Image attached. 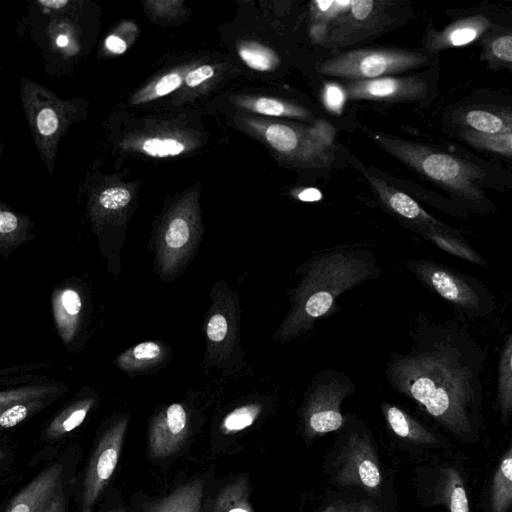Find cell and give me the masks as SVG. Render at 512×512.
I'll use <instances>...</instances> for the list:
<instances>
[{
	"instance_id": "6da1fadb",
	"label": "cell",
	"mask_w": 512,
	"mask_h": 512,
	"mask_svg": "<svg viewBox=\"0 0 512 512\" xmlns=\"http://www.w3.org/2000/svg\"><path fill=\"white\" fill-rule=\"evenodd\" d=\"M464 324L454 319L420 321L410 333L411 349L389 355L385 376L392 389L454 439L476 444L484 426L487 353Z\"/></svg>"
},
{
	"instance_id": "7a4b0ae2",
	"label": "cell",
	"mask_w": 512,
	"mask_h": 512,
	"mask_svg": "<svg viewBox=\"0 0 512 512\" xmlns=\"http://www.w3.org/2000/svg\"><path fill=\"white\" fill-rule=\"evenodd\" d=\"M377 144L387 153L441 190L469 213L492 214L496 204L487 191L512 190V173L479 155L377 133Z\"/></svg>"
},
{
	"instance_id": "3957f363",
	"label": "cell",
	"mask_w": 512,
	"mask_h": 512,
	"mask_svg": "<svg viewBox=\"0 0 512 512\" xmlns=\"http://www.w3.org/2000/svg\"><path fill=\"white\" fill-rule=\"evenodd\" d=\"M300 279L287 294L289 309L275 329V343L294 341L315 327L316 322L337 309L343 293L376 279L381 268L373 252L362 248H336L317 253L295 270Z\"/></svg>"
},
{
	"instance_id": "277c9868",
	"label": "cell",
	"mask_w": 512,
	"mask_h": 512,
	"mask_svg": "<svg viewBox=\"0 0 512 512\" xmlns=\"http://www.w3.org/2000/svg\"><path fill=\"white\" fill-rule=\"evenodd\" d=\"M239 126L293 167L322 168L332 161L333 130L328 124H298L256 115L241 116Z\"/></svg>"
},
{
	"instance_id": "5b68a950",
	"label": "cell",
	"mask_w": 512,
	"mask_h": 512,
	"mask_svg": "<svg viewBox=\"0 0 512 512\" xmlns=\"http://www.w3.org/2000/svg\"><path fill=\"white\" fill-rule=\"evenodd\" d=\"M439 54L420 49L384 47L347 51L318 67L324 75L349 81L371 80L403 72L440 66Z\"/></svg>"
},
{
	"instance_id": "8992f818",
	"label": "cell",
	"mask_w": 512,
	"mask_h": 512,
	"mask_svg": "<svg viewBox=\"0 0 512 512\" xmlns=\"http://www.w3.org/2000/svg\"><path fill=\"white\" fill-rule=\"evenodd\" d=\"M440 130L446 137L458 133L499 136L512 132V92L472 90L444 107Z\"/></svg>"
},
{
	"instance_id": "52a82bcc",
	"label": "cell",
	"mask_w": 512,
	"mask_h": 512,
	"mask_svg": "<svg viewBox=\"0 0 512 512\" xmlns=\"http://www.w3.org/2000/svg\"><path fill=\"white\" fill-rule=\"evenodd\" d=\"M406 269L427 289L469 318L488 316L495 307L489 289L477 278L429 259H411Z\"/></svg>"
},
{
	"instance_id": "ba28073f",
	"label": "cell",
	"mask_w": 512,
	"mask_h": 512,
	"mask_svg": "<svg viewBox=\"0 0 512 512\" xmlns=\"http://www.w3.org/2000/svg\"><path fill=\"white\" fill-rule=\"evenodd\" d=\"M313 40L323 45H345L376 29L380 2L315 1L311 3Z\"/></svg>"
},
{
	"instance_id": "9c48e42d",
	"label": "cell",
	"mask_w": 512,
	"mask_h": 512,
	"mask_svg": "<svg viewBox=\"0 0 512 512\" xmlns=\"http://www.w3.org/2000/svg\"><path fill=\"white\" fill-rule=\"evenodd\" d=\"M355 391L354 382L342 371L324 369L315 372L301 407L305 434L314 437L340 429L344 425L342 403Z\"/></svg>"
},
{
	"instance_id": "30bf717a",
	"label": "cell",
	"mask_w": 512,
	"mask_h": 512,
	"mask_svg": "<svg viewBox=\"0 0 512 512\" xmlns=\"http://www.w3.org/2000/svg\"><path fill=\"white\" fill-rule=\"evenodd\" d=\"M506 3L481 1L468 8H450L446 10L449 18L442 28L428 24L423 37L422 49L432 54L476 45L503 18Z\"/></svg>"
},
{
	"instance_id": "8fae6325",
	"label": "cell",
	"mask_w": 512,
	"mask_h": 512,
	"mask_svg": "<svg viewBox=\"0 0 512 512\" xmlns=\"http://www.w3.org/2000/svg\"><path fill=\"white\" fill-rule=\"evenodd\" d=\"M206 323V337L212 362L229 372H239L247 363L240 345L239 295L226 283H219Z\"/></svg>"
},
{
	"instance_id": "7c38bea8",
	"label": "cell",
	"mask_w": 512,
	"mask_h": 512,
	"mask_svg": "<svg viewBox=\"0 0 512 512\" xmlns=\"http://www.w3.org/2000/svg\"><path fill=\"white\" fill-rule=\"evenodd\" d=\"M468 473L461 453L437 455L419 472L418 493L425 507L471 512Z\"/></svg>"
},
{
	"instance_id": "4fadbf2b",
	"label": "cell",
	"mask_w": 512,
	"mask_h": 512,
	"mask_svg": "<svg viewBox=\"0 0 512 512\" xmlns=\"http://www.w3.org/2000/svg\"><path fill=\"white\" fill-rule=\"evenodd\" d=\"M440 66L408 76H386L371 80L348 81L347 98L386 103L431 104L439 94Z\"/></svg>"
},
{
	"instance_id": "5bb4252c",
	"label": "cell",
	"mask_w": 512,
	"mask_h": 512,
	"mask_svg": "<svg viewBox=\"0 0 512 512\" xmlns=\"http://www.w3.org/2000/svg\"><path fill=\"white\" fill-rule=\"evenodd\" d=\"M126 426L125 419L113 424L95 447L83 480L82 512H92L93 506L112 477L119 461Z\"/></svg>"
},
{
	"instance_id": "9a60e30c",
	"label": "cell",
	"mask_w": 512,
	"mask_h": 512,
	"mask_svg": "<svg viewBox=\"0 0 512 512\" xmlns=\"http://www.w3.org/2000/svg\"><path fill=\"white\" fill-rule=\"evenodd\" d=\"M336 478L342 485H356L370 493L379 491L381 471L368 437L351 433L340 454Z\"/></svg>"
},
{
	"instance_id": "2e32d148",
	"label": "cell",
	"mask_w": 512,
	"mask_h": 512,
	"mask_svg": "<svg viewBox=\"0 0 512 512\" xmlns=\"http://www.w3.org/2000/svg\"><path fill=\"white\" fill-rule=\"evenodd\" d=\"M363 174L375 191L382 205L404 227L416 233L421 229L445 225V223L428 213L409 194L395 188L382 178H379L366 170L363 171Z\"/></svg>"
},
{
	"instance_id": "e0dca14e",
	"label": "cell",
	"mask_w": 512,
	"mask_h": 512,
	"mask_svg": "<svg viewBox=\"0 0 512 512\" xmlns=\"http://www.w3.org/2000/svg\"><path fill=\"white\" fill-rule=\"evenodd\" d=\"M381 409L391 431L404 442L420 450L438 451L441 454L455 448L447 436L426 426L400 407L384 402Z\"/></svg>"
},
{
	"instance_id": "ac0fdd59",
	"label": "cell",
	"mask_w": 512,
	"mask_h": 512,
	"mask_svg": "<svg viewBox=\"0 0 512 512\" xmlns=\"http://www.w3.org/2000/svg\"><path fill=\"white\" fill-rule=\"evenodd\" d=\"M187 436V414L178 403L159 415L149 431L148 450L153 458H167L176 453Z\"/></svg>"
},
{
	"instance_id": "d6986e66",
	"label": "cell",
	"mask_w": 512,
	"mask_h": 512,
	"mask_svg": "<svg viewBox=\"0 0 512 512\" xmlns=\"http://www.w3.org/2000/svg\"><path fill=\"white\" fill-rule=\"evenodd\" d=\"M476 46L487 69L512 73V2H507L502 20Z\"/></svg>"
},
{
	"instance_id": "ffe728a7",
	"label": "cell",
	"mask_w": 512,
	"mask_h": 512,
	"mask_svg": "<svg viewBox=\"0 0 512 512\" xmlns=\"http://www.w3.org/2000/svg\"><path fill=\"white\" fill-rule=\"evenodd\" d=\"M62 475L61 464L47 467L13 498L6 512H41L61 488Z\"/></svg>"
},
{
	"instance_id": "44dd1931",
	"label": "cell",
	"mask_w": 512,
	"mask_h": 512,
	"mask_svg": "<svg viewBox=\"0 0 512 512\" xmlns=\"http://www.w3.org/2000/svg\"><path fill=\"white\" fill-rule=\"evenodd\" d=\"M483 512H512V437L481 495Z\"/></svg>"
},
{
	"instance_id": "7402d4cb",
	"label": "cell",
	"mask_w": 512,
	"mask_h": 512,
	"mask_svg": "<svg viewBox=\"0 0 512 512\" xmlns=\"http://www.w3.org/2000/svg\"><path fill=\"white\" fill-rule=\"evenodd\" d=\"M235 105L256 116L275 119H295L314 123L313 113L306 107L286 99L261 94H239Z\"/></svg>"
},
{
	"instance_id": "603a6c76",
	"label": "cell",
	"mask_w": 512,
	"mask_h": 512,
	"mask_svg": "<svg viewBox=\"0 0 512 512\" xmlns=\"http://www.w3.org/2000/svg\"><path fill=\"white\" fill-rule=\"evenodd\" d=\"M453 138L480 157L500 165L512 173V132L499 136L458 133Z\"/></svg>"
},
{
	"instance_id": "cb8c5ba5",
	"label": "cell",
	"mask_w": 512,
	"mask_h": 512,
	"mask_svg": "<svg viewBox=\"0 0 512 512\" xmlns=\"http://www.w3.org/2000/svg\"><path fill=\"white\" fill-rule=\"evenodd\" d=\"M416 233L449 254L482 267L488 264L487 260L469 245L458 230L447 224L421 229Z\"/></svg>"
},
{
	"instance_id": "d4e9b609",
	"label": "cell",
	"mask_w": 512,
	"mask_h": 512,
	"mask_svg": "<svg viewBox=\"0 0 512 512\" xmlns=\"http://www.w3.org/2000/svg\"><path fill=\"white\" fill-rule=\"evenodd\" d=\"M495 410L503 427L512 420V332L508 336L498 362Z\"/></svg>"
},
{
	"instance_id": "484cf974",
	"label": "cell",
	"mask_w": 512,
	"mask_h": 512,
	"mask_svg": "<svg viewBox=\"0 0 512 512\" xmlns=\"http://www.w3.org/2000/svg\"><path fill=\"white\" fill-rule=\"evenodd\" d=\"M202 496L203 481L196 479L148 504L143 512H200Z\"/></svg>"
},
{
	"instance_id": "4316f807",
	"label": "cell",
	"mask_w": 512,
	"mask_h": 512,
	"mask_svg": "<svg viewBox=\"0 0 512 512\" xmlns=\"http://www.w3.org/2000/svg\"><path fill=\"white\" fill-rule=\"evenodd\" d=\"M238 54L245 65L258 72H272L280 64V58L272 48L253 39L242 41L238 45Z\"/></svg>"
},
{
	"instance_id": "83f0119b",
	"label": "cell",
	"mask_w": 512,
	"mask_h": 512,
	"mask_svg": "<svg viewBox=\"0 0 512 512\" xmlns=\"http://www.w3.org/2000/svg\"><path fill=\"white\" fill-rule=\"evenodd\" d=\"M211 512H253L246 482L239 480L225 487L216 498Z\"/></svg>"
},
{
	"instance_id": "f1b7e54d",
	"label": "cell",
	"mask_w": 512,
	"mask_h": 512,
	"mask_svg": "<svg viewBox=\"0 0 512 512\" xmlns=\"http://www.w3.org/2000/svg\"><path fill=\"white\" fill-rule=\"evenodd\" d=\"M264 405L260 401H251L240 405L229 412L222 421L225 433H234L250 427L263 412Z\"/></svg>"
},
{
	"instance_id": "f546056e",
	"label": "cell",
	"mask_w": 512,
	"mask_h": 512,
	"mask_svg": "<svg viewBox=\"0 0 512 512\" xmlns=\"http://www.w3.org/2000/svg\"><path fill=\"white\" fill-rule=\"evenodd\" d=\"M191 238V230L187 222L183 218L173 219L165 234L164 249L168 258L177 257L184 252L187 243Z\"/></svg>"
},
{
	"instance_id": "4dcf8cb0",
	"label": "cell",
	"mask_w": 512,
	"mask_h": 512,
	"mask_svg": "<svg viewBox=\"0 0 512 512\" xmlns=\"http://www.w3.org/2000/svg\"><path fill=\"white\" fill-rule=\"evenodd\" d=\"M184 148L182 143L170 138H151L143 143L144 152L153 157L178 155L183 152Z\"/></svg>"
},
{
	"instance_id": "1f68e13d",
	"label": "cell",
	"mask_w": 512,
	"mask_h": 512,
	"mask_svg": "<svg viewBox=\"0 0 512 512\" xmlns=\"http://www.w3.org/2000/svg\"><path fill=\"white\" fill-rule=\"evenodd\" d=\"M87 414V407L74 409L65 417L55 420L47 431L49 438H57L78 427Z\"/></svg>"
},
{
	"instance_id": "d6a6232c",
	"label": "cell",
	"mask_w": 512,
	"mask_h": 512,
	"mask_svg": "<svg viewBox=\"0 0 512 512\" xmlns=\"http://www.w3.org/2000/svg\"><path fill=\"white\" fill-rule=\"evenodd\" d=\"M130 198L131 195L127 189L114 187L103 191L99 197V202L104 208L114 210L126 206Z\"/></svg>"
},
{
	"instance_id": "836d02e7",
	"label": "cell",
	"mask_w": 512,
	"mask_h": 512,
	"mask_svg": "<svg viewBox=\"0 0 512 512\" xmlns=\"http://www.w3.org/2000/svg\"><path fill=\"white\" fill-rule=\"evenodd\" d=\"M161 355V347L154 342H143L135 346L131 351L134 361L145 363L152 362Z\"/></svg>"
},
{
	"instance_id": "e575fe53",
	"label": "cell",
	"mask_w": 512,
	"mask_h": 512,
	"mask_svg": "<svg viewBox=\"0 0 512 512\" xmlns=\"http://www.w3.org/2000/svg\"><path fill=\"white\" fill-rule=\"evenodd\" d=\"M37 127L42 135H52L58 127L56 113L50 108L42 109L37 116Z\"/></svg>"
},
{
	"instance_id": "d590c367",
	"label": "cell",
	"mask_w": 512,
	"mask_h": 512,
	"mask_svg": "<svg viewBox=\"0 0 512 512\" xmlns=\"http://www.w3.org/2000/svg\"><path fill=\"white\" fill-rule=\"evenodd\" d=\"M27 407L21 404L14 405L1 413L0 425L3 428H11L20 423L27 416Z\"/></svg>"
},
{
	"instance_id": "8d00e7d4",
	"label": "cell",
	"mask_w": 512,
	"mask_h": 512,
	"mask_svg": "<svg viewBox=\"0 0 512 512\" xmlns=\"http://www.w3.org/2000/svg\"><path fill=\"white\" fill-rule=\"evenodd\" d=\"M215 74L214 68L210 65H202L190 71L185 78L189 87H196L204 81L212 78Z\"/></svg>"
},
{
	"instance_id": "74e56055",
	"label": "cell",
	"mask_w": 512,
	"mask_h": 512,
	"mask_svg": "<svg viewBox=\"0 0 512 512\" xmlns=\"http://www.w3.org/2000/svg\"><path fill=\"white\" fill-rule=\"evenodd\" d=\"M182 82V79L177 73H170L163 76L155 86V92L158 96H163L177 89Z\"/></svg>"
},
{
	"instance_id": "f35d334b",
	"label": "cell",
	"mask_w": 512,
	"mask_h": 512,
	"mask_svg": "<svg viewBox=\"0 0 512 512\" xmlns=\"http://www.w3.org/2000/svg\"><path fill=\"white\" fill-rule=\"evenodd\" d=\"M62 303L69 315H77L81 310V298L74 290L68 289L64 291L62 295Z\"/></svg>"
},
{
	"instance_id": "ab89813d",
	"label": "cell",
	"mask_w": 512,
	"mask_h": 512,
	"mask_svg": "<svg viewBox=\"0 0 512 512\" xmlns=\"http://www.w3.org/2000/svg\"><path fill=\"white\" fill-rule=\"evenodd\" d=\"M41 512H66V498L62 487L56 492Z\"/></svg>"
},
{
	"instance_id": "60d3db41",
	"label": "cell",
	"mask_w": 512,
	"mask_h": 512,
	"mask_svg": "<svg viewBox=\"0 0 512 512\" xmlns=\"http://www.w3.org/2000/svg\"><path fill=\"white\" fill-rule=\"evenodd\" d=\"M18 225L17 217L8 211L0 212V233L4 236L13 232Z\"/></svg>"
},
{
	"instance_id": "b9f144b4",
	"label": "cell",
	"mask_w": 512,
	"mask_h": 512,
	"mask_svg": "<svg viewBox=\"0 0 512 512\" xmlns=\"http://www.w3.org/2000/svg\"><path fill=\"white\" fill-rule=\"evenodd\" d=\"M105 44L110 51L117 54L123 53L127 48L126 43L115 35H110L107 37Z\"/></svg>"
},
{
	"instance_id": "7bdbcfd3",
	"label": "cell",
	"mask_w": 512,
	"mask_h": 512,
	"mask_svg": "<svg viewBox=\"0 0 512 512\" xmlns=\"http://www.w3.org/2000/svg\"><path fill=\"white\" fill-rule=\"evenodd\" d=\"M326 99L328 105L332 109H336L339 107V105L342 103V93L339 91L337 87H328L327 93H326Z\"/></svg>"
},
{
	"instance_id": "ee69618b",
	"label": "cell",
	"mask_w": 512,
	"mask_h": 512,
	"mask_svg": "<svg viewBox=\"0 0 512 512\" xmlns=\"http://www.w3.org/2000/svg\"><path fill=\"white\" fill-rule=\"evenodd\" d=\"M322 512H358V510L356 511L351 506L346 505V504H336V505L328 506Z\"/></svg>"
},
{
	"instance_id": "f6af8a7d",
	"label": "cell",
	"mask_w": 512,
	"mask_h": 512,
	"mask_svg": "<svg viewBox=\"0 0 512 512\" xmlns=\"http://www.w3.org/2000/svg\"><path fill=\"white\" fill-rule=\"evenodd\" d=\"M40 4L53 8V9H59L65 6L68 1L67 0H47V1H39Z\"/></svg>"
},
{
	"instance_id": "bcb514c9",
	"label": "cell",
	"mask_w": 512,
	"mask_h": 512,
	"mask_svg": "<svg viewBox=\"0 0 512 512\" xmlns=\"http://www.w3.org/2000/svg\"><path fill=\"white\" fill-rule=\"evenodd\" d=\"M358 512H378L371 504L369 503H362L358 507Z\"/></svg>"
},
{
	"instance_id": "7dc6e473",
	"label": "cell",
	"mask_w": 512,
	"mask_h": 512,
	"mask_svg": "<svg viewBox=\"0 0 512 512\" xmlns=\"http://www.w3.org/2000/svg\"><path fill=\"white\" fill-rule=\"evenodd\" d=\"M56 43H57V45H58V46H60V47H64V46H66V45H67V43H68V39H67V37H66V36H64V35H59V36L57 37V39H56Z\"/></svg>"
},
{
	"instance_id": "c3c4849f",
	"label": "cell",
	"mask_w": 512,
	"mask_h": 512,
	"mask_svg": "<svg viewBox=\"0 0 512 512\" xmlns=\"http://www.w3.org/2000/svg\"><path fill=\"white\" fill-rule=\"evenodd\" d=\"M110 512H125V510L122 508H115V509L111 510Z\"/></svg>"
}]
</instances>
